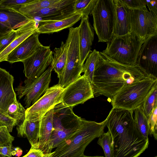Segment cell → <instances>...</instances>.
I'll list each match as a JSON object with an SVG mask.
<instances>
[{"label":"cell","instance_id":"cell-1","mask_svg":"<svg viewBox=\"0 0 157 157\" xmlns=\"http://www.w3.org/2000/svg\"><path fill=\"white\" fill-rule=\"evenodd\" d=\"M133 113L112 108L106 118L112 157H138L148 148L149 140L140 132Z\"/></svg>","mask_w":157,"mask_h":157},{"label":"cell","instance_id":"cell-2","mask_svg":"<svg viewBox=\"0 0 157 157\" xmlns=\"http://www.w3.org/2000/svg\"><path fill=\"white\" fill-rule=\"evenodd\" d=\"M148 76L136 64H121L102 52L94 72L91 85L94 96H104L110 101L123 87Z\"/></svg>","mask_w":157,"mask_h":157},{"label":"cell","instance_id":"cell-3","mask_svg":"<svg viewBox=\"0 0 157 157\" xmlns=\"http://www.w3.org/2000/svg\"><path fill=\"white\" fill-rule=\"evenodd\" d=\"M105 119L100 122L82 119L79 129L56 147L52 157H82L86 147L104 132Z\"/></svg>","mask_w":157,"mask_h":157},{"label":"cell","instance_id":"cell-4","mask_svg":"<svg viewBox=\"0 0 157 157\" xmlns=\"http://www.w3.org/2000/svg\"><path fill=\"white\" fill-rule=\"evenodd\" d=\"M73 108L62 102L53 107V130L50 143L51 151L72 136L81 127L82 118L74 113Z\"/></svg>","mask_w":157,"mask_h":157},{"label":"cell","instance_id":"cell-5","mask_svg":"<svg viewBox=\"0 0 157 157\" xmlns=\"http://www.w3.org/2000/svg\"><path fill=\"white\" fill-rule=\"evenodd\" d=\"M157 79L147 77L125 86L110 101L112 108L132 112L141 107Z\"/></svg>","mask_w":157,"mask_h":157},{"label":"cell","instance_id":"cell-6","mask_svg":"<svg viewBox=\"0 0 157 157\" xmlns=\"http://www.w3.org/2000/svg\"><path fill=\"white\" fill-rule=\"evenodd\" d=\"M144 41L131 31L125 35L112 37L107 42L106 47L102 52L118 63L135 65L140 48Z\"/></svg>","mask_w":157,"mask_h":157},{"label":"cell","instance_id":"cell-7","mask_svg":"<svg viewBox=\"0 0 157 157\" xmlns=\"http://www.w3.org/2000/svg\"><path fill=\"white\" fill-rule=\"evenodd\" d=\"M67 46L65 67L58 84L65 88L81 75L83 66L80 62L78 26L71 27L65 43Z\"/></svg>","mask_w":157,"mask_h":157},{"label":"cell","instance_id":"cell-8","mask_svg":"<svg viewBox=\"0 0 157 157\" xmlns=\"http://www.w3.org/2000/svg\"><path fill=\"white\" fill-rule=\"evenodd\" d=\"M91 14L98 42L109 41L113 36L114 27L115 7L113 0H97Z\"/></svg>","mask_w":157,"mask_h":157},{"label":"cell","instance_id":"cell-9","mask_svg":"<svg viewBox=\"0 0 157 157\" xmlns=\"http://www.w3.org/2000/svg\"><path fill=\"white\" fill-rule=\"evenodd\" d=\"M53 54L50 46L43 45L32 55L22 62L24 66L23 72L26 78L24 82L25 84L32 82L51 65Z\"/></svg>","mask_w":157,"mask_h":157},{"label":"cell","instance_id":"cell-10","mask_svg":"<svg viewBox=\"0 0 157 157\" xmlns=\"http://www.w3.org/2000/svg\"><path fill=\"white\" fill-rule=\"evenodd\" d=\"M52 70V67L50 66L32 82L25 84L24 86L20 85L15 88L19 99L25 96V104L27 108L36 102L49 89Z\"/></svg>","mask_w":157,"mask_h":157},{"label":"cell","instance_id":"cell-11","mask_svg":"<svg viewBox=\"0 0 157 157\" xmlns=\"http://www.w3.org/2000/svg\"><path fill=\"white\" fill-rule=\"evenodd\" d=\"M131 31L145 41L149 37L157 35V16L147 8L130 9Z\"/></svg>","mask_w":157,"mask_h":157},{"label":"cell","instance_id":"cell-12","mask_svg":"<svg viewBox=\"0 0 157 157\" xmlns=\"http://www.w3.org/2000/svg\"><path fill=\"white\" fill-rule=\"evenodd\" d=\"M94 97L91 83L82 75L64 89L61 102L67 106L73 107Z\"/></svg>","mask_w":157,"mask_h":157},{"label":"cell","instance_id":"cell-13","mask_svg":"<svg viewBox=\"0 0 157 157\" xmlns=\"http://www.w3.org/2000/svg\"><path fill=\"white\" fill-rule=\"evenodd\" d=\"M64 89L58 84L49 88L36 102L26 109L25 118H41L56 105L61 102Z\"/></svg>","mask_w":157,"mask_h":157},{"label":"cell","instance_id":"cell-14","mask_svg":"<svg viewBox=\"0 0 157 157\" xmlns=\"http://www.w3.org/2000/svg\"><path fill=\"white\" fill-rule=\"evenodd\" d=\"M136 64L148 76L157 79V35L149 37L143 44Z\"/></svg>","mask_w":157,"mask_h":157},{"label":"cell","instance_id":"cell-15","mask_svg":"<svg viewBox=\"0 0 157 157\" xmlns=\"http://www.w3.org/2000/svg\"><path fill=\"white\" fill-rule=\"evenodd\" d=\"M75 0H59L55 4L38 11L24 15L30 20H34L38 24L41 20H54L69 17L76 12L73 9Z\"/></svg>","mask_w":157,"mask_h":157},{"label":"cell","instance_id":"cell-16","mask_svg":"<svg viewBox=\"0 0 157 157\" xmlns=\"http://www.w3.org/2000/svg\"><path fill=\"white\" fill-rule=\"evenodd\" d=\"M36 32L27 38L7 56L6 61L10 63L21 62L32 55L43 45Z\"/></svg>","mask_w":157,"mask_h":157},{"label":"cell","instance_id":"cell-17","mask_svg":"<svg viewBox=\"0 0 157 157\" xmlns=\"http://www.w3.org/2000/svg\"><path fill=\"white\" fill-rule=\"evenodd\" d=\"M30 20L13 8L0 7V38Z\"/></svg>","mask_w":157,"mask_h":157},{"label":"cell","instance_id":"cell-18","mask_svg":"<svg viewBox=\"0 0 157 157\" xmlns=\"http://www.w3.org/2000/svg\"><path fill=\"white\" fill-rule=\"evenodd\" d=\"M78 26V35L80 62L83 65L90 53L94 40V28L91 25L89 17L82 15Z\"/></svg>","mask_w":157,"mask_h":157},{"label":"cell","instance_id":"cell-19","mask_svg":"<svg viewBox=\"0 0 157 157\" xmlns=\"http://www.w3.org/2000/svg\"><path fill=\"white\" fill-rule=\"evenodd\" d=\"M14 80L13 77L9 72L0 67V112L5 115L9 106L16 98L13 87Z\"/></svg>","mask_w":157,"mask_h":157},{"label":"cell","instance_id":"cell-20","mask_svg":"<svg viewBox=\"0 0 157 157\" xmlns=\"http://www.w3.org/2000/svg\"><path fill=\"white\" fill-rule=\"evenodd\" d=\"M82 14L76 12L66 18L57 20H41L38 22V33L49 34L70 28L81 20Z\"/></svg>","mask_w":157,"mask_h":157},{"label":"cell","instance_id":"cell-21","mask_svg":"<svg viewBox=\"0 0 157 157\" xmlns=\"http://www.w3.org/2000/svg\"><path fill=\"white\" fill-rule=\"evenodd\" d=\"M115 21L113 36L126 35L131 32L130 9L120 0H113Z\"/></svg>","mask_w":157,"mask_h":157},{"label":"cell","instance_id":"cell-22","mask_svg":"<svg viewBox=\"0 0 157 157\" xmlns=\"http://www.w3.org/2000/svg\"><path fill=\"white\" fill-rule=\"evenodd\" d=\"M53 108L46 113L41 119L37 149L41 150L45 154L51 152L50 143L53 130Z\"/></svg>","mask_w":157,"mask_h":157},{"label":"cell","instance_id":"cell-23","mask_svg":"<svg viewBox=\"0 0 157 157\" xmlns=\"http://www.w3.org/2000/svg\"><path fill=\"white\" fill-rule=\"evenodd\" d=\"M41 118H25L16 128L18 136L26 137L31 144V148L37 149Z\"/></svg>","mask_w":157,"mask_h":157},{"label":"cell","instance_id":"cell-24","mask_svg":"<svg viewBox=\"0 0 157 157\" xmlns=\"http://www.w3.org/2000/svg\"><path fill=\"white\" fill-rule=\"evenodd\" d=\"M16 38L0 53V62L6 61L8 55L16 47L30 35L37 32L36 22L30 20L17 29Z\"/></svg>","mask_w":157,"mask_h":157},{"label":"cell","instance_id":"cell-25","mask_svg":"<svg viewBox=\"0 0 157 157\" xmlns=\"http://www.w3.org/2000/svg\"><path fill=\"white\" fill-rule=\"evenodd\" d=\"M67 50L66 44L62 41L60 47H56L53 52L54 56L51 66L57 74L59 78L62 76L65 67Z\"/></svg>","mask_w":157,"mask_h":157},{"label":"cell","instance_id":"cell-26","mask_svg":"<svg viewBox=\"0 0 157 157\" xmlns=\"http://www.w3.org/2000/svg\"><path fill=\"white\" fill-rule=\"evenodd\" d=\"M59 0H33L29 3L13 8L24 15L52 6Z\"/></svg>","mask_w":157,"mask_h":157},{"label":"cell","instance_id":"cell-27","mask_svg":"<svg viewBox=\"0 0 157 157\" xmlns=\"http://www.w3.org/2000/svg\"><path fill=\"white\" fill-rule=\"evenodd\" d=\"M26 109L15 98L9 106L5 115L14 119L15 126L22 123L25 119Z\"/></svg>","mask_w":157,"mask_h":157},{"label":"cell","instance_id":"cell-28","mask_svg":"<svg viewBox=\"0 0 157 157\" xmlns=\"http://www.w3.org/2000/svg\"><path fill=\"white\" fill-rule=\"evenodd\" d=\"M133 113L134 118L140 132L146 140H148L150 133L147 117L141 107L135 110Z\"/></svg>","mask_w":157,"mask_h":157},{"label":"cell","instance_id":"cell-29","mask_svg":"<svg viewBox=\"0 0 157 157\" xmlns=\"http://www.w3.org/2000/svg\"><path fill=\"white\" fill-rule=\"evenodd\" d=\"M100 57V52L94 49L86 59L83 66L82 73L91 84L94 71L96 63Z\"/></svg>","mask_w":157,"mask_h":157},{"label":"cell","instance_id":"cell-30","mask_svg":"<svg viewBox=\"0 0 157 157\" xmlns=\"http://www.w3.org/2000/svg\"><path fill=\"white\" fill-rule=\"evenodd\" d=\"M156 105H157V83L152 88L141 107L147 119Z\"/></svg>","mask_w":157,"mask_h":157},{"label":"cell","instance_id":"cell-31","mask_svg":"<svg viewBox=\"0 0 157 157\" xmlns=\"http://www.w3.org/2000/svg\"><path fill=\"white\" fill-rule=\"evenodd\" d=\"M97 0H75L73 9L75 12L82 15L88 16L91 12Z\"/></svg>","mask_w":157,"mask_h":157},{"label":"cell","instance_id":"cell-32","mask_svg":"<svg viewBox=\"0 0 157 157\" xmlns=\"http://www.w3.org/2000/svg\"><path fill=\"white\" fill-rule=\"evenodd\" d=\"M111 143V137L108 131L98 137L97 143L102 148L105 157H112Z\"/></svg>","mask_w":157,"mask_h":157},{"label":"cell","instance_id":"cell-33","mask_svg":"<svg viewBox=\"0 0 157 157\" xmlns=\"http://www.w3.org/2000/svg\"><path fill=\"white\" fill-rule=\"evenodd\" d=\"M150 135L157 140V105L153 108L148 119Z\"/></svg>","mask_w":157,"mask_h":157},{"label":"cell","instance_id":"cell-34","mask_svg":"<svg viewBox=\"0 0 157 157\" xmlns=\"http://www.w3.org/2000/svg\"><path fill=\"white\" fill-rule=\"evenodd\" d=\"M14 138L10 134L7 127L0 122V146L12 143Z\"/></svg>","mask_w":157,"mask_h":157},{"label":"cell","instance_id":"cell-35","mask_svg":"<svg viewBox=\"0 0 157 157\" xmlns=\"http://www.w3.org/2000/svg\"><path fill=\"white\" fill-rule=\"evenodd\" d=\"M17 31L13 29L0 38V53L3 51L16 38Z\"/></svg>","mask_w":157,"mask_h":157},{"label":"cell","instance_id":"cell-36","mask_svg":"<svg viewBox=\"0 0 157 157\" xmlns=\"http://www.w3.org/2000/svg\"><path fill=\"white\" fill-rule=\"evenodd\" d=\"M131 10L142 9L147 8L145 0H120Z\"/></svg>","mask_w":157,"mask_h":157},{"label":"cell","instance_id":"cell-37","mask_svg":"<svg viewBox=\"0 0 157 157\" xmlns=\"http://www.w3.org/2000/svg\"><path fill=\"white\" fill-rule=\"evenodd\" d=\"M33 0H0V7L14 8L20 5L26 4Z\"/></svg>","mask_w":157,"mask_h":157},{"label":"cell","instance_id":"cell-38","mask_svg":"<svg viewBox=\"0 0 157 157\" xmlns=\"http://www.w3.org/2000/svg\"><path fill=\"white\" fill-rule=\"evenodd\" d=\"M54 152L45 154L41 150L31 148L28 152L22 157H52Z\"/></svg>","mask_w":157,"mask_h":157},{"label":"cell","instance_id":"cell-39","mask_svg":"<svg viewBox=\"0 0 157 157\" xmlns=\"http://www.w3.org/2000/svg\"><path fill=\"white\" fill-rule=\"evenodd\" d=\"M0 122L6 126L9 132H11L15 126V121L13 119L0 112Z\"/></svg>","mask_w":157,"mask_h":157},{"label":"cell","instance_id":"cell-40","mask_svg":"<svg viewBox=\"0 0 157 157\" xmlns=\"http://www.w3.org/2000/svg\"><path fill=\"white\" fill-rule=\"evenodd\" d=\"M12 143L10 142L6 144L0 146V154L7 157H12L11 152L13 151Z\"/></svg>","mask_w":157,"mask_h":157},{"label":"cell","instance_id":"cell-41","mask_svg":"<svg viewBox=\"0 0 157 157\" xmlns=\"http://www.w3.org/2000/svg\"><path fill=\"white\" fill-rule=\"evenodd\" d=\"M150 12L157 16V0H145Z\"/></svg>","mask_w":157,"mask_h":157},{"label":"cell","instance_id":"cell-42","mask_svg":"<svg viewBox=\"0 0 157 157\" xmlns=\"http://www.w3.org/2000/svg\"><path fill=\"white\" fill-rule=\"evenodd\" d=\"M22 154V150L19 147H13V151L11 152L12 155L19 157Z\"/></svg>","mask_w":157,"mask_h":157},{"label":"cell","instance_id":"cell-43","mask_svg":"<svg viewBox=\"0 0 157 157\" xmlns=\"http://www.w3.org/2000/svg\"><path fill=\"white\" fill-rule=\"evenodd\" d=\"M82 157H104L103 156H88L84 155Z\"/></svg>","mask_w":157,"mask_h":157},{"label":"cell","instance_id":"cell-44","mask_svg":"<svg viewBox=\"0 0 157 157\" xmlns=\"http://www.w3.org/2000/svg\"><path fill=\"white\" fill-rule=\"evenodd\" d=\"M0 157H6L0 154Z\"/></svg>","mask_w":157,"mask_h":157},{"label":"cell","instance_id":"cell-45","mask_svg":"<svg viewBox=\"0 0 157 157\" xmlns=\"http://www.w3.org/2000/svg\"><path fill=\"white\" fill-rule=\"evenodd\" d=\"M157 157V156L156 155V156H154V157Z\"/></svg>","mask_w":157,"mask_h":157}]
</instances>
